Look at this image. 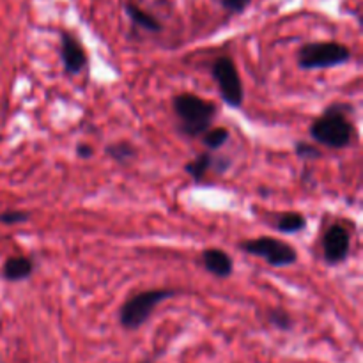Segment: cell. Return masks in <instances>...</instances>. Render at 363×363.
<instances>
[{
    "label": "cell",
    "mask_w": 363,
    "mask_h": 363,
    "mask_svg": "<svg viewBox=\"0 0 363 363\" xmlns=\"http://www.w3.org/2000/svg\"><path fill=\"white\" fill-rule=\"evenodd\" d=\"M353 106L347 103H333L326 106L323 116L311 124V137L315 144L330 149L350 147L354 138V124L350 119Z\"/></svg>",
    "instance_id": "1"
},
{
    "label": "cell",
    "mask_w": 363,
    "mask_h": 363,
    "mask_svg": "<svg viewBox=\"0 0 363 363\" xmlns=\"http://www.w3.org/2000/svg\"><path fill=\"white\" fill-rule=\"evenodd\" d=\"M172 112L177 117L179 133L186 138H199L211 128L218 108L199 94L181 92L172 98Z\"/></svg>",
    "instance_id": "2"
},
{
    "label": "cell",
    "mask_w": 363,
    "mask_h": 363,
    "mask_svg": "<svg viewBox=\"0 0 363 363\" xmlns=\"http://www.w3.org/2000/svg\"><path fill=\"white\" fill-rule=\"evenodd\" d=\"M177 294H181V291L169 289V287L145 289L133 294L121 305L119 314H117L119 326L126 332H137L149 321L158 305H162L167 300H172Z\"/></svg>",
    "instance_id": "3"
},
{
    "label": "cell",
    "mask_w": 363,
    "mask_h": 363,
    "mask_svg": "<svg viewBox=\"0 0 363 363\" xmlns=\"http://www.w3.org/2000/svg\"><path fill=\"white\" fill-rule=\"evenodd\" d=\"M353 57L346 45L337 41L305 43L298 50V67L305 71L332 69L347 64Z\"/></svg>",
    "instance_id": "4"
},
{
    "label": "cell",
    "mask_w": 363,
    "mask_h": 363,
    "mask_svg": "<svg viewBox=\"0 0 363 363\" xmlns=\"http://www.w3.org/2000/svg\"><path fill=\"white\" fill-rule=\"evenodd\" d=\"M240 248L248 255L262 259L273 268H287L296 264L298 252L293 245L273 236H259L254 240H245L240 243Z\"/></svg>",
    "instance_id": "5"
},
{
    "label": "cell",
    "mask_w": 363,
    "mask_h": 363,
    "mask_svg": "<svg viewBox=\"0 0 363 363\" xmlns=\"http://www.w3.org/2000/svg\"><path fill=\"white\" fill-rule=\"evenodd\" d=\"M211 77L218 87L222 101L230 108H241L245 99V89L236 62L227 55L216 57L215 62L211 64Z\"/></svg>",
    "instance_id": "6"
},
{
    "label": "cell",
    "mask_w": 363,
    "mask_h": 363,
    "mask_svg": "<svg viewBox=\"0 0 363 363\" xmlns=\"http://www.w3.org/2000/svg\"><path fill=\"white\" fill-rule=\"evenodd\" d=\"M351 250L350 230L340 223H333L323 234V259L328 266H339L347 261Z\"/></svg>",
    "instance_id": "7"
},
{
    "label": "cell",
    "mask_w": 363,
    "mask_h": 363,
    "mask_svg": "<svg viewBox=\"0 0 363 363\" xmlns=\"http://www.w3.org/2000/svg\"><path fill=\"white\" fill-rule=\"evenodd\" d=\"M60 62L67 74H80L87 67L89 57L84 45L74 38L71 32H60V48H59Z\"/></svg>",
    "instance_id": "8"
},
{
    "label": "cell",
    "mask_w": 363,
    "mask_h": 363,
    "mask_svg": "<svg viewBox=\"0 0 363 363\" xmlns=\"http://www.w3.org/2000/svg\"><path fill=\"white\" fill-rule=\"evenodd\" d=\"M202 268L216 279H229L234 273V261L222 248H206L201 255Z\"/></svg>",
    "instance_id": "9"
},
{
    "label": "cell",
    "mask_w": 363,
    "mask_h": 363,
    "mask_svg": "<svg viewBox=\"0 0 363 363\" xmlns=\"http://www.w3.org/2000/svg\"><path fill=\"white\" fill-rule=\"evenodd\" d=\"M35 272V264L27 255H13L2 266V277L7 282H23Z\"/></svg>",
    "instance_id": "10"
},
{
    "label": "cell",
    "mask_w": 363,
    "mask_h": 363,
    "mask_svg": "<svg viewBox=\"0 0 363 363\" xmlns=\"http://www.w3.org/2000/svg\"><path fill=\"white\" fill-rule=\"evenodd\" d=\"M124 13H126V16L130 18L131 23H133L135 27H140L144 28V30L152 32V34H158V32L163 30L162 21L156 20L151 13L144 11L140 6H137V4L133 2L124 4Z\"/></svg>",
    "instance_id": "11"
},
{
    "label": "cell",
    "mask_w": 363,
    "mask_h": 363,
    "mask_svg": "<svg viewBox=\"0 0 363 363\" xmlns=\"http://www.w3.org/2000/svg\"><path fill=\"white\" fill-rule=\"evenodd\" d=\"M273 227H275L280 234H298L301 233V230L307 229V218H305L301 213L296 211L282 213V215L277 216Z\"/></svg>",
    "instance_id": "12"
},
{
    "label": "cell",
    "mask_w": 363,
    "mask_h": 363,
    "mask_svg": "<svg viewBox=\"0 0 363 363\" xmlns=\"http://www.w3.org/2000/svg\"><path fill=\"white\" fill-rule=\"evenodd\" d=\"M211 163H213V155L209 151L201 152L197 158L190 160V162L184 165V172L194 179V183H202L206 177V174L211 170Z\"/></svg>",
    "instance_id": "13"
},
{
    "label": "cell",
    "mask_w": 363,
    "mask_h": 363,
    "mask_svg": "<svg viewBox=\"0 0 363 363\" xmlns=\"http://www.w3.org/2000/svg\"><path fill=\"white\" fill-rule=\"evenodd\" d=\"M105 152L108 158H112L113 162L119 163V165H128L131 160L137 158V147L126 140H119V142H113V144H108L105 147Z\"/></svg>",
    "instance_id": "14"
},
{
    "label": "cell",
    "mask_w": 363,
    "mask_h": 363,
    "mask_svg": "<svg viewBox=\"0 0 363 363\" xmlns=\"http://www.w3.org/2000/svg\"><path fill=\"white\" fill-rule=\"evenodd\" d=\"M229 137H230V131L227 130V128L218 126V128H209L201 138H202V144L208 147V151L213 152L222 149L223 145L227 144V140H229Z\"/></svg>",
    "instance_id": "15"
},
{
    "label": "cell",
    "mask_w": 363,
    "mask_h": 363,
    "mask_svg": "<svg viewBox=\"0 0 363 363\" xmlns=\"http://www.w3.org/2000/svg\"><path fill=\"white\" fill-rule=\"evenodd\" d=\"M266 321L279 332H291L294 328V319L286 308H272L266 314Z\"/></svg>",
    "instance_id": "16"
},
{
    "label": "cell",
    "mask_w": 363,
    "mask_h": 363,
    "mask_svg": "<svg viewBox=\"0 0 363 363\" xmlns=\"http://www.w3.org/2000/svg\"><path fill=\"white\" fill-rule=\"evenodd\" d=\"M294 152H296L298 158L307 160V162H315V160L323 158V152L318 145L311 144V142H296L294 145Z\"/></svg>",
    "instance_id": "17"
},
{
    "label": "cell",
    "mask_w": 363,
    "mask_h": 363,
    "mask_svg": "<svg viewBox=\"0 0 363 363\" xmlns=\"http://www.w3.org/2000/svg\"><path fill=\"white\" fill-rule=\"evenodd\" d=\"M30 220V213L20 211V209H9V211L0 213V223L2 225H18Z\"/></svg>",
    "instance_id": "18"
},
{
    "label": "cell",
    "mask_w": 363,
    "mask_h": 363,
    "mask_svg": "<svg viewBox=\"0 0 363 363\" xmlns=\"http://www.w3.org/2000/svg\"><path fill=\"white\" fill-rule=\"evenodd\" d=\"M252 0H220V6L230 14H241L250 7Z\"/></svg>",
    "instance_id": "19"
},
{
    "label": "cell",
    "mask_w": 363,
    "mask_h": 363,
    "mask_svg": "<svg viewBox=\"0 0 363 363\" xmlns=\"http://www.w3.org/2000/svg\"><path fill=\"white\" fill-rule=\"evenodd\" d=\"M230 167H233V160L229 156H213L211 169H215L216 174H225Z\"/></svg>",
    "instance_id": "20"
},
{
    "label": "cell",
    "mask_w": 363,
    "mask_h": 363,
    "mask_svg": "<svg viewBox=\"0 0 363 363\" xmlns=\"http://www.w3.org/2000/svg\"><path fill=\"white\" fill-rule=\"evenodd\" d=\"M74 152H77V156L80 160H91L94 156V147L91 144H78L74 147Z\"/></svg>",
    "instance_id": "21"
},
{
    "label": "cell",
    "mask_w": 363,
    "mask_h": 363,
    "mask_svg": "<svg viewBox=\"0 0 363 363\" xmlns=\"http://www.w3.org/2000/svg\"><path fill=\"white\" fill-rule=\"evenodd\" d=\"M140 363H152V358H149V360H144V362H140Z\"/></svg>",
    "instance_id": "22"
}]
</instances>
